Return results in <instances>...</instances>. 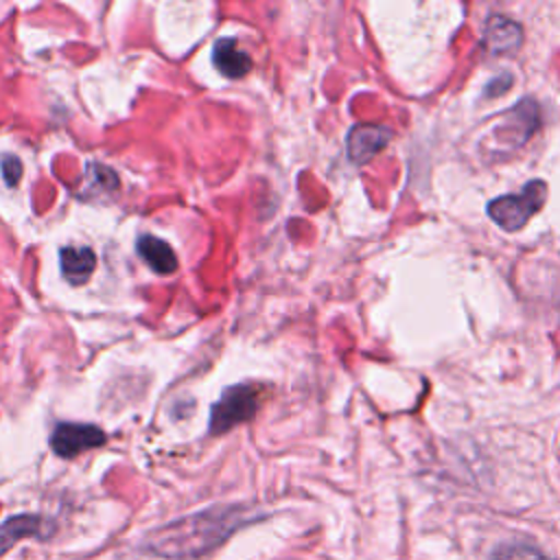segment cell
<instances>
[{"mask_svg": "<svg viewBox=\"0 0 560 560\" xmlns=\"http://www.w3.org/2000/svg\"><path fill=\"white\" fill-rule=\"evenodd\" d=\"M247 521L249 516H243L241 508H210L151 532L144 547L155 556L173 560L201 558L223 545Z\"/></svg>", "mask_w": 560, "mask_h": 560, "instance_id": "cell-1", "label": "cell"}, {"mask_svg": "<svg viewBox=\"0 0 560 560\" xmlns=\"http://www.w3.org/2000/svg\"><path fill=\"white\" fill-rule=\"evenodd\" d=\"M547 186L540 179L529 182L518 195H503L492 199L486 210L488 217L503 230L516 232L521 230L545 203Z\"/></svg>", "mask_w": 560, "mask_h": 560, "instance_id": "cell-2", "label": "cell"}, {"mask_svg": "<svg viewBox=\"0 0 560 560\" xmlns=\"http://www.w3.org/2000/svg\"><path fill=\"white\" fill-rule=\"evenodd\" d=\"M258 407V389L249 383L232 385L223 389L219 400L210 409V433L219 435L232 427L249 420Z\"/></svg>", "mask_w": 560, "mask_h": 560, "instance_id": "cell-3", "label": "cell"}, {"mask_svg": "<svg viewBox=\"0 0 560 560\" xmlns=\"http://www.w3.org/2000/svg\"><path fill=\"white\" fill-rule=\"evenodd\" d=\"M538 122H540V109L536 101L523 98L505 114V120L494 129V140L503 142L508 149L521 147L536 131Z\"/></svg>", "mask_w": 560, "mask_h": 560, "instance_id": "cell-4", "label": "cell"}, {"mask_svg": "<svg viewBox=\"0 0 560 560\" xmlns=\"http://www.w3.org/2000/svg\"><path fill=\"white\" fill-rule=\"evenodd\" d=\"M107 435L103 429L94 424H74V422H59L50 435V448L59 457H74L83 451L96 448L105 444Z\"/></svg>", "mask_w": 560, "mask_h": 560, "instance_id": "cell-5", "label": "cell"}, {"mask_svg": "<svg viewBox=\"0 0 560 560\" xmlns=\"http://www.w3.org/2000/svg\"><path fill=\"white\" fill-rule=\"evenodd\" d=\"M392 131L383 125H354L348 133V158L354 164H365L372 160L381 149L387 147Z\"/></svg>", "mask_w": 560, "mask_h": 560, "instance_id": "cell-6", "label": "cell"}, {"mask_svg": "<svg viewBox=\"0 0 560 560\" xmlns=\"http://www.w3.org/2000/svg\"><path fill=\"white\" fill-rule=\"evenodd\" d=\"M523 42L521 24L505 15H490L483 26V46L490 55H510Z\"/></svg>", "mask_w": 560, "mask_h": 560, "instance_id": "cell-7", "label": "cell"}, {"mask_svg": "<svg viewBox=\"0 0 560 560\" xmlns=\"http://www.w3.org/2000/svg\"><path fill=\"white\" fill-rule=\"evenodd\" d=\"M212 63L228 79H238V77L247 74L252 68L249 55L245 50H241V46L232 37H223V39L214 42Z\"/></svg>", "mask_w": 560, "mask_h": 560, "instance_id": "cell-8", "label": "cell"}, {"mask_svg": "<svg viewBox=\"0 0 560 560\" xmlns=\"http://www.w3.org/2000/svg\"><path fill=\"white\" fill-rule=\"evenodd\" d=\"M136 249L140 258L155 271V273H173L177 269V256L168 243L158 236L144 234L138 238Z\"/></svg>", "mask_w": 560, "mask_h": 560, "instance_id": "cell-9", "label": "cell"}, {"mask_svg": "<svg viewBox=\"0 0 560 560\" xmlns=\"http://www.w3.org/2000/svg\"><path fill=\"white\" fill-rule=\"evenodd\" d=\"M44 521L37 514H15L0 525V556H4L18 540L44 536Z\"/></svg>", "mask_w": 560, "mask_h": 560, "instance_id": "cell-10", "label": "cell"}, {"mask_svg": "<svg viewBox=\"0 0 560 560\" xmlns=\"http://www.w3.org/2000/svg\"><path fill=\"white\" fill-rule=\"evenodd\" d=\"M59 260L63 278L72 284H83L96 267V256L90 247H63L59 252Z\"/></svg>", "mask_w": 560, "mask_h": 560, "instance_id": "cell-11", "label": "cell"}, {"mask_svg": "<svg viewBox=\"0 0 560 560\" xmlns=\"http://www.w3.org/2000/svg\"><path fill=\"white\" fill-rule=\"evenodd\" d=\"M88 179L105 192H112V190L118 188V175L112 168H107L105 164H90L88 166Z\"/></svg>", "mask_w": 560, "mask_h": 560, "instance_id": "cell-12", "label": "cell"}, {"mask_svg": "<svg viewBox=\"0 0 560 560\" xmlns=\"http://www.w3.org/2000/svg\"><path fill=\"white\" fill-rule=\"evenodd\" d=\"M2 175H4V182L9 184V186H15L18 184V179H20V175H22V164H20V160L15 158V155H7V158H2Z\"/></svg>", "mask_w": 560, "mask_h": 560, "instance_id": "cell-13", "label": "cell"}, {"mask_svg": "<svg viewBox=\"0 0 560 560\" xmlns=\"http://www.w3.org/2000/svg\"><path fill=\"white\" fill-rule=\"evenodd\" d=\"M510 83H512V77H510V74H501L497 81H492V83L488 85L486 96H499V94H503Z\"/></svg>", "mask_w": 560, "mask_h": 560, "instance_id": "cell-14", "label": "cell"}]
</instances>
